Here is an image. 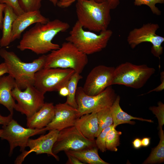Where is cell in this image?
Returning <instances> with one entry per match:
<instances>
[{
    "label": "cell",
    "instance_id": "cell-8",
    "mask_svg": "<svg viewBox=\"0 0 164 164\" xmlns=\"http://www.w3.org/2000/svg\"><path fill=\"white\" fill-rule=\"evenodd\" d=\"M75 73L70 69L43 67L36 73L34 86L45 94L58 91L67 86L70 79Z\"/></svg>",
    "mask_w": 164,
    "mask_h": 164
},
{
    "label": "cell",
    "instance_id": "cell-41",
    "mask_svg": "<svg viewBox=\"0 0 164 164\" xmlns=\"http://www.w3.org/2000/svg\"><path fill=\"white\" fill-rule=\"evenodd\" d=\"M151 138L149 137H144L141 139L142 146L144 147L148 146L150 143Z\"/></svg>",
    "mask_w": 164,
    "mask_h": 164
},
{
    "label": "cell",
    "instance_id": "cell-36",
    "mask_svg": "<svg viewBox=\"0 0 164 164\" xmlns=\"http://www.w3.org/2000/svg\"><path fill=\"white\" fill-rule=\"evenodd\" d=\"M161 83L157 87L155 88L149 92H148L147 93H149L151 92L152 91H162L164 89V72H162L161 74Z\"/></svg>",
    "mask_w": 164,
    "mask_h": 164
},
{
    "label": "cell",
    "instance_id": "cell-43",
    "mask_svg": "<svg viewBox=\"0 0 164 164\" xmlns=\"http://www.w3.org/2000/svg\"><path fill=\"white\" fill-rule=\"evenodd\" d=\"M3 132V129H0V136L1 135V134L2 132Z\"/></svg>",
    "mask_w": 164,
    "mask_h": 164
},
{
    "label": "cell",
    "instance_id": "cell-27",
    "mask_svg": "<svg viewBox=\"0 0 164 164\" xmlns=\"http://www.w3.org/2000/svg\"><path fill=\"white\" fill-rule=\"evenodd\" d=\"M42 0H19L20 6L24 12L39 10Z\"/></svg>",
    "mask_w": 164,
    "mask_h": 164
},
{
    "label": "cell",
    "instance_id": "cell-33",
    "mask_svg": "<svg viewBox=\"0 0 164 164\" xmlns=\"http://www.w3.org/2000/svg\"><path fill=\"white\" fill-rule=\"evenodd\" d=\"M68 159L66 164H84L76 157L68 153H66Z\"/></svg>",
    "mask_w": 164,
    "mask_h": 164
},
{
    "label": "cell",
    "instance_id": "cell-22",
    "mask_svg": "<svg viewBox=\"0 0 164 164\" xmlns=\"http://www.w3.org/2000/svg\"><path fill=\"white\" fill-rule=\"evenodd\" d=\"M98 148L96 146L78 151H69L65 152L74 156L84 164H109L99 156Z\"/></svg>",
    "mask_w": 164,
    "mask_h": 164
},
{
    "label": "cell",
    "instance_id": "cell-6",
    "mask_svg": "<svg viewBox=\"0 0 164 164\" xmlns=\"http://www.w3.org/2000/svg\"><path fill=\"white\" fill-rule=\"evenodd\" d=\"M155 69L146 64L126 62L115 68L111 85L118 84L135 89L143 87L155 73Z\"/></svg>",
    "mask_w": 164,
    "mask_h": 164
},
{
    "label": "cell",
    "instance_id": "cell-40",
    "mask_svg": "<svg viewBox=\"0 0 164 164\" xmlns=\"http://www.w3.org/2000/svg\"><path fill=\"white\" fill-rule=\"evenodd\" d=\"M59 94L63 97L67 96L68 94V91L67 86L61 88L58 91Z\"/></svg>",
    "mask_w": 164,
    "mask_h": 164
},
{
    "label": "cell",
    "instance_id": "cell-5",
    "mask_svg": "<svg viewBox=\"0 0 164 164\" xmlns=\"http://www.w3.org/2000/svg\"><path fill=\"white\" fill-rule=\"evenodd\" d=\"M88 62L87 55L67 41L59 48L52 51L46 55L43 67L70 69L80 74Z\"/></svg>",
    "mask_w": 164,
    "mask_h": 164
},
{
    "label": "cell",
    "instance_id": "cell-28",
    "mask_svg": "<svg viewBox=\"0 0 164 164\" xmlns=\"http://www.w3.org/2000/svg\"><path fill=\"white\" fill-rule=\"evenodd\" d=\"M164 0H135V5L140 6L142 5H146L150 8L152 13L157 15H161V12L156 6L157 3L163 4Z\"/></svg>",
    "mask_w": 164,
    "mask_h": 164
},
{
    "label": "cell",
    "instance_id": "cell-23",
    "mask_svg": "<svg viewBox=\"0 0 164 164\" xmlns=\"http://www.w3.org/2000/svg\"><path fill=\"white\" fill-rule=\"evenodd\" d=\"M160 141L158 145L152 149L149 156L142 164H156L164 161V133L162 128L159 129Z\"/></svg>",
    "mask_w": 164,
    "mask_h": 164
},
{
    "label": "cell",
    "instance_id": "cell-20",
    "mask_svg": "<svg viewBox=\"0 0 164 164\" xmlns=\"http://www.w3.org/2000/svg\"><path fill=\"white\" fill-rule=\"evenodd\" d=\"M120 96L117 95L115 100L110 107L114 127L115 128L118 125L125 123L134 125L135 122L131 121V120L132 119L150 123L153 122V121L151 120L134 117L124 111L120 105Z\"/></svg>",
    "mask_w": 164,
    "mask_h": 164
},
{
    "label": "cell",
    "instance_id": "cell-2",
    "mask_svg": "<svg viewBox=\"0 0 164 164\" xmlns=\"http://www.w3.org/2000/svg\"><path fill=\"white\" fill-rule=\"evenodd\" d=\"M0 56L4 59L9 75L15 80L16 86L21 90L34 85L35 74L43 67L46 55H42L29 63L23 62L13 52L0 49Z\"/></svg>",
    "mask_w": 164,
    "mask_h": 164
},
{
    "label": "cell",
    "instance_id": "cell-1",
    "mask_svg": "<svg viewBox=\"0 0 164 164\" xmlns=\"http://www.w3.org/2000/svg\"><path fill=\"white\" fill-rule=\"evenodd\" d=\"M70 26L67 22L58 19L45 24L36 23L23 34L17 48L22 51L29 50L37 55H45L59 48V45L52 40L57 34L66 31Z\"/></svg>",
    "mask_w": 164,
    "mask_h": 164
},
{
    "label": "cell",
    "instance_id": "cell-19",
    "mask_svg": "<svg viewBox=\"0 0 164 164\" xmlns=\"http://www.w3.org/2000/svg\"><path fill=\"white\" fill-rule=\"evenodd\" d=\"M16 86L15 80L9 75L0 77V104L12 115L16 103L11 92Z\"/></svg>",
    "mask_w": 164,
    "mask_h": 164
},
{
    "label": "cell",
    "instance_id": "cell-3",
    "mask_svg": "<svg viewBox=\"0 0 164 164\" xmlns=\"http://www.w3.org/2000/svg\"><path fill=\"white\" fill-rule=\"evenodd\" d=\"M77 21L83 28L100 32L107 29L111 21V9L106 2L94 0H77Z\"/></svg>",
    "mask_w": 164,
    "mask_h": 164
},
{
    "label": "cell",
    "instance_id": "cell-34",
    "mask_svg": "<svg viewBox=\"0 0 164 164\" xmlns=\"http://www.w3.org/2000/svg\"><path fill=\"white\" fill-rule=\"evenodd\" d=\"M77 0H60L57 5L60 7L66 8L70 6Z\"/></svg>",
    "mask_w": 164,
    "mask_h": 164
},
{
    "label": "cell",
    "instance_id": "cell-17",
    "mask_svg": "<svg viewBox=\"0 0 164 164\" xmlns=\"http://www.w3.org/2000/svg\"><path fill=\"white\" fill-rule=\"evenodd\" d=\"M54 106L52 103H44L37 111L27 118V128L41 129L46 127L54 117Z\"/></svg>",
    "mask_w": 164,
    "mask_h": 164
},
{
    "label": "cell",
    "instance_id": "cell-12",
    "mask_svg": "<svg viewBox=\"0 0 164 164\" xmlns=\"http://www.w3.org/2000/svg\"><path fill=\"white\" fill-rule=\"evenodd\" d=\"M96 146L95 140L88 139L73 126L59 131L52 152L56 155L61 151H78Z\"/></svg>",
    "mask_w": 164,
    "mask_h": 164
},
{
    "label": "cell",
    "instance_id": "cell-10",
    "mask_svg": "<svg viewBox=\"0 0 164 164\" xmlns=\"http://www.w3.org/2000/svg\"><path fill=\"white\" fill-rule=\"evenodd\" d=\"M159 28L158 24L151 23L144 24L139 28H135L129 33L127 38L128 43L132 48L134 49L142 43H150L152 45V53L159 58L163 53L162 44L164 41V37L156 34Z\"/></svg>",
    "mask_w": 164,
    "mask_h": 164
},
{
    "label": "cell",
    "instance_id": "cell-29",
    "mask_svg": "<svg viewBox=\"0 0 164 164\" xmlns=\"http://www.w3.org/2000/svg\"><path fill=\"white\" fill-rule=\"evenodd\" d=\"M149 109L157 117L159 129L162 128L164 124V104L159 101L158 103V106L150 107Z\"/></svg>",
    "mask_w": 164,
    "mask_h": 164
},
{
    "label": "cell",
    "instance_id": "cell-11",
    "mask_svg": "<svg viewBox=\"0 0 164 164\" xmlns=\"http://www.w3.org/2000/svg\"><path fill=\"white\" fill-rule=\"evenodd\" d=\"M2 128L3 132L0 137L2 139L6 140L9 143V156L12 155L14 149L17 146L20 147V151L24 152L30 137L46 131L45 127L41 129L24 128L13 119L7 125H3Z\"/></svg>",
    "mask_w": 164,
    "mask_h": 164
},
{
    "label": "cell",
    "instance_id": "cell-7",
    "mask_svg": "<svg viewBox=\"0 0 164 164\" xmlns=\"http://www.w3.org/2000/svg\"><path fill=\"white\" fill-rule=\"evenodd\" d=\"M117 96L111 86L100 93L94 96L86 94L82 87H77L75 99L80 117L86 114L97 113L104 108L111 107Z\"/></svg>",
    "mask_w": 164,
    "mask_h": 164
},
{
    "label": "cell",
    "instance_id": "cell-26",
    "mask_svg": "<svg viewBox=\"0 0 164 164\" xmlns=\"http://www.w3.org/2000/svg\"><path fill=\"white\" fill-rule=\"evenodd\" d=\"M113 127L108 133L106 137L105 145L106 149L116 152L117 147L120 144V136L122 132L116 130Z\"/></svg>",
    "mask_w": 164,
    "mask_h": 164
},
{
    "label": "cell",
    "instance_id": "cell-32",
    "mask_svg": "<svg viewBox=\"0 0 164 164\" xmlns=\"http://www.w3.org/2000/svg\"><path fill=\"white\" fill-rule=\"evenodd\" d=\"M98 2L107 3L111 9H115L120 4L119 0H94Z\"/></svg>",
    "mask_w": 164,
    "mask_h": 164
},
{
    "label": "cell",
    "instance_id": "cell-13",
    "mask_svg": "<svg viewBox=\"0 0 164 164\" xmlns=\"http://www.w3.org/2000/svg\"><path fill=\"white\" fill-rule=\"evenodd\" d=\"M115 67L99 65L87 75L82 87L84 92L90 96L97 95L111 85Z\"/></svg>",
    "mask_w": 164,
    "mask_h": 164
},
{
    "label": "cell",
    "instance_id": "cell-14",
    "mask_svg": "<svg viewBox=\"0 0 164 164\" xmlns=\"http://www.w3.org/2000/svg\"><path fill=\"white\" fill-rule=\"evenodd\" d=\"M59 132L57 130H50L47 134L41 135L36 139L29 138L26 147H29V150L22 152L16 159L15 163L22 164L26 157L32 152H35L36 154H46L53 157L57 161H59V158L58 156L52 152V148L57 139Z\"/></svg>",
    "mask_w": 164,
    "mask_h": 164
},
{
    "label": "cell",
    "instance_id": "cell-44",
    "mask_svg": "<svg viewBox=\"0 0 164 164\" xmlns=\"http://www.w3.org/2000/svg\"><path fill=\"white\" fill-rule=\"evenodd\" d=\"M1 47L0 46V49H1Z\"/></svg>",
    "mask_w": 164,
    "mask_h": 164
},
{
    "label": "cell",
    "instance_id": "cell-42",
    "mask_svg": "<svg viewBox=\"0 0 164 164\" xmlns=\"http://www.w3.org/2000/svg\"><path fill=\"white\" fill-rule=\"evenodd\" d=\"M51 2L55 6L57 5L58 2L60 0H48Z\"/></svg>",
    "mask_w": 164,
    "mask_h": 164
},
{
    "label": "cell",
    "instance_id": "cell-4",
    "mask_svg": "<svg viewBox=\"0 0 164 164\" xmlns=\"http://www.w3.org/2000/svg\"><path fill=\"white\" fill-rule=\"evenodd\" d=\"M112 34V30L108 29L100 32L98 34L91 31H85L77 21L66 40L87 55L100 52L105 48Z\"/></svg>",
    "mask_w": 164,
    "mask_h": 164
},
{
    "label": "cell",
    "instance_id": "cell-24",
    "mask_svg": "<svg viewBox=\"0 0 164 164\" xmlns=\"http://www.w3.org/2000/svg\"><path fill=\"white\" fill-rule=\"evenodd\" d=\"M82 78V77L80 74L75 72L69 80L67 85L68 94L67 96L66 103L76 109H77L78 108L75 99L77 85L79 81Z\"/></svg>",
    "mask_w": 164,
    "mask_h": 164
},
{
    "label": "cell",
    "instance_id": "cell-30",
    "mask_svg": "<svg viewBox=\"0 0 164 164\" xmlns=\"http://www.w3.org/2000/svg\"><path fill=\"white\" fill-rule=\"evenodd\" d=\"M113 124L110 126L104 129L96 137L95 140L96 146L102 152L106 151L105 139L108 133L113 127Z\"/></svg>",
    "mask_w": 164,
    "mask_h": 164
},
{
    "label": "cell",
    "instance_id": "cell-37",
    "mask_svg": "<svg viewBox=\"0 0 164 164\" xmlns=\"http://www.w3.org/2000/svg\"><path fill=\"white\" fill-rule=\"evenodd\" d=\"M6 6L5 4L0 3V30H2V28L3 20V13Z\"/></svg>",
    "mask_w": 164,
    "mask_h": 164
},
{
    "label": "cell",
    "instance_id": "cell-38",
    "mask_svg": "<svg viewBox=\"0 0 164 164\" xmlns=\"http://www.w3.org/2000/svg\"><path fill=\"white\" fill-rule=\"evenodd\" d=\"M7 73H8V68L6 64L4 62L0 64V77Z\"/></svg>",
    "mask_w": 164,
    "mask_h": 164
},
{
    "label": "cell",
    "instance_id": "cell-35",
    "mask_svg": "<svg viewBox=\"0 0 164 164\" xmlns=\"http://www.w3.org/2000/svg\"><path fill=\"white\" fill-rule=\"evenodd\" d=\"M13 115L10 114L7 116H4L0 114V125H7L12 119Z\"/></svg>",
    "mask_w": 164,
    "mask_h": 164
},
{
    "label": "cell",
    "instance_id": "cell-18",
    "mask_svg": "<svg viewBox=\"0 0 164 164\" xmlns=\"http://www.w3.org/2000/svg\"><path fill=\"white\" fill-rule=\"evenodd\" d=\"M86 138L95 141V136L99 129L97 113L83 115L75 122L74 125Z\"/></svg>",
    "mask_w": 164,
    "mask_h": 164
},
{
    "label": "cell",
    "instance_id": "cell-16",
    "mask_svg": "<svg viewBox=\"0 0 164 164\" xmlns=\"http://www.w3.org/2000/svg\"><path fill=\"white\" fill-rule=\"evenodd\" d=\"M49 21L39 10L24 12L18 15L12 25L11 42L19 39L22 32L31 25L37 23L45 24Z\"/></svg>",
    "mask_w": 164,
    "mask_h": 164
},
{
    "label": "cell",
    "instance_id": "cell-25",
    "mask_svg": "<svg viewBox=\"0 0 164 164\" xmlns=\"http://www.w3.org/2000/svg\"><path fill=\"white\" fill-rule=\"evenodd\" d=\"M99 125L98 130L95 137H97L104 129L113 124V118L110 107L104 108L97 112Z\"/></svg>",
    "mask_w": 164,
    "mask_h": 164
},
{
    "label": "cell",
    "instance_id": "cell-21",
    "mask_svg": "<svg viewBox=\"0 0 164 164\" xmlns=\"http://www.w3.org/2000/svg\"><path fill=\"white\" fill-rule=\"evenodd\" d=\"M4 14L2 25V34L0 39V46H8L11 43L13 23L18 15L11 6L6 5L4 10Z\"/></svg>",
    "mask_w": 164,
    "mask_h": 164
},
{
    "label": "cell",
    "instance_id": "cell-39",
    "mask_svg": "<svg viewBox=\"0 0 164 164\" xmlns=\"http://www.w3.org/2000/svg\"><path fill=\"white\" fill-rule=\"evenodd\" d=\"M133 147L138 149L140 148L142 146L141 139L139 138H136L132 142Z\"/></svg>",
    "mask_w": 164,
    "mask_h": 164
},
{
    "label": "cell",
    "instance_id": "cell-15",
    "mask_svg": "<svg viewBox=\"0 0 164 164\" xmlns=\"http://www.w3.org/2000/svg\"><path fill=\"white\" fill-rule=\"evenodd\" d=\"M54 116L52 121L45 127L46 131L57 130L59 131L73 126L80 117L77 109L66 102L59 103L54 106Z\"/></svg>",
    "mask_w": 164,
    "mask_h": 164
},
{
    "label": "cell",
    "instance_id": "cell-31",
    "mask_svg": "<svg viewBox=\"0 0 164 164\" xmlns=\"http://www.w3.org/2000/svg\"><path fill=\"white\" fill-rule=\"evenodd\" d=\"M0 3L5 4L11 6L17 15L24 12L20 6L19 0H0Z\"/></svg>",
    "mask_w": 164,
    "mask_h": 164
},
{
    "label": "cell",
    "instance_id": "cell-9",
    "mask_svg": "<svg viewBox=\"0 0 164 164\" xmlns=\"http://www.w3.org/2000/svg\"><path fill=\"white\" fill-rule=\"evenodd\" d=\"M12 94L17 103L14 109L29 117L37 111L44 103L45 93L33 85L27 87L22 91L16 86Z\"/></svg>",
    "mask_w": 164,
    "mask_h": 164
}]
</instances>
